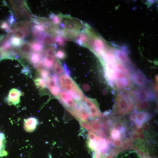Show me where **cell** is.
<instances>
[{"label": "cell", "instance_id": "obj_26", "mask_svg": "<svg viewBox=\"0 0 158 158\" xmlns=\"http://www.w3.org/2000/svg\"><path fill=\"white\" fill-rule=\"evenodd\" d=\"M22 73L26 75H29L30 73V69L28 67H25L22 70Z\"/></svg>", "mask_w": 158, "mask_h": 158}, {"label": "cell", "instance_id": "obj_7", "mask_svg": "<svg viewBox=\"0 0 158 158\" xmlns=\"http://www.w3.org/2000/svg\"><path fill=\"white\" fill-rule=\"evenodd\" d=\"M47 87L54 97H57L61 89L59 83L58 76L56 74L50 75L46 80Z\"/></svg>", "mask_w": 158, "mask_h": 158}, {"label": "cell", "instance_id": "obj_5", "mask_svg": "<svg viewBox=\"0 0 158 158\" xmlns=\"http://www.w3.org/2000/svg\"><path fill=\"white\" fill-rule=\"evenodd\" d=\"M82 99L85 102L87 107L89 118L90 119H96L101 117L102 114L100 110L98 103L95 99L85 96Z\"/></svg>", "mask_w": 158, "mask_h": 158}, {"label": "cell", "instance_id": "obj_24", "mask_svg": "<svg viewBox=\"0 0 158 158\" xmlns=\"http://www.w3.org/2000/svg\"><path fill=\"white\" fill-rule=\"evenodd\" d=\"M56 56L61 59H64L66 57L65 53L61 50H58L56 53Z\"/></svg>", "mask_w": 158, "mask_h": 158}, {"label": "cell", "instance_id": "obj_20", "mask_svg": "<svg viewBox=\"0 0 158 158\" xmlns=\"http://www.w3.org/2000/svg\"><path fill=\"white\" fill-rule=\"evenodd\" d=\"M31 46L32 50L37 52L41 51L43 48L42 46L40 44L36 42H33Z\"/></svg>", "mask_w": 158, "mask_h": 158}, {"label": "cell", "instance_id": "obj_2", "mask_svg": "<svg viewBox=\"0 0 158 158\" xmlns=\"http://www.w3.org/2000/svg\"><path fill=\"white\" fill-rule=\"evenodd\" d=\"M58 80L61 88L68 93L76 102L82 100L85 96L77 83L69 76L65 73L59 75Z\"/></svg>", "mask_w": 158, "mask_h": 158}, {"label": "cell", "instance_id": "obj_27", "mask_svg": "<svg viewBox=\"0 0 158 158\" xmlns=\"http://www.w3.org/2000/svg\"><path fill=\"white\" fill-rule=\"evenodd\" d=\"M1 27L2 28L5 30H8L9 28L8 24L5 22L2 23Z\"/></svg>", "mask_w": 158, "mask_h": 158}, {"label": "cell", "instance_id": "obj_4", "mask_svg": "<svg viewBox=\"0 0 158 158\" xmlns=\"http://www.w3.org/2000/svg\"><path fill=\"white\" fill-rule=\"evenodd\" d=\"M58 99L68 111L76 118L79 113L76 102L67 92L61 89L58 96Z\"/></svg>", "mask_w": 158, "mask_h": 158}, {"label": "cell", "instance_id": "obj_8", "mask_svg": "<svg viewBox=\"0 0 158 158\" xmlns=\"http://www.w3.org/2000/svg\"><path fill=\"white\" fill-rule=\"evenodd\" d=\"M22 93L18 89L13 88L9 91L6 101L10 105H17L20 103V97Z\"/></svg>", "mask_w": 158, "mask_h": 158}, {"label": "cell", "instance_id": "obj_18", "mask_svg": "<svg viewBox=\"0 0 158 158\" xmlns=\"http://www.w3.org/2000/svg\"><path fill=\"white\" fill-rule=\"evenodd\" d=\"M20 50L21 52L24 54L30 55L32 50L31 46L27 43L22 44L20 46Z\"/></svg>", "mask_w": 158, "mask_h": 158}, {"label": "cell", "instance_id": "obj_9", "mask_svg": "<svg viewBox=\"0 0 158 158\" xmlns=\"http://www.w3.org/2000/svg\"><path fill=\"white\" fill-rule=\"evenodd\" d=\"M39 124L37 119L34 117H31L24 120L23 128L26 132L31 133L35 130Z\"/></svg>", "mask_w": 158, "mask_h": 158}, {"label": "cell", "instance_id": "obj_13", "mask_svg": "<svg viewBox=\"0 0 158 158\" xmlns=\"http://www.w3.org/2000/svg\"><path fill=\"white\" fill-rule=\"evenodd\" d=\"M6 140L5 135L3 133L0 132V157L6 155Z\"/></svg>", "mask_w": 158, "mask_h": 158}, {"label": "cell", "instance_id": "obj_16", "mask_svg": "<svg viewBox=\"0 0 158 158\" xmlns=\"http://www.w3.org/2000/svg\"><path fill=\"white\" fill-rule=\"evenodd\" d=\"M41 56L38 53H31L30 55V62L34 66L40 61Z\"/></svg>", "mask_w": 158, "mask_h": 158}, {"label": "cell", "instance_id": "obj_12", "mask_svg": "<svg viewBox=\"0 0 158 158\" xmlns=\"http://www.w3.org/2000/svg\"><path fill=\"white\" fill-rule=\"evenodd\" d=\"M34 83L37 87L42 90L47 87L46 80L41 77H37L34 80Z\"/></svg>", "mask_w": 158, "mask_h": 158}, {"label": "cell", "instance_id": "obj_14", "mask_svg": "<svg viewBox=\"0 0 158 158\" xmlns=\"http://www.w3.org/2000/svg\"><path fill=\"white\" fill-rule=\"evenodd\" d=\"M55 59V55L46 56L43 61L46 67L48 68H51Z\"/></svg>", "mask_w": 158, "mask_h": 158}, {"label": "cell", "instance_id": "obj_15", "mask_svg": "<svg viewBox=\"0 0 158 158\" xmlns=\"http://www.w3.org/2000/svg\"><path fill=\"white\" fill-rule=\"evenodd\" d=\"M53 70L55 73L59 75L65 73L63 66H62L59 61L57 60L55 62Z\"/></svg>", "mask_w": 158, "mask_h": 158}, {"label": "cell", "instance_id": "obj_19", "mask_svg": "<svg viewBox=\"0 0 158 158\" xmlns=\"http://www.w3.org/2000/svg\"><path fill=\"white\" fill-rule=\"evenodd\" d=\"M36 36L38 39H39L40 40L42 41L44 43L48 44H53L56 40V38L47 35L44 36L42 37L40 35L38 34Z\"/></svg>", "mask_w": 158, "mask_h": 158}, {"label": "cell", "instance_id": "obj_25", "mask_svg": "<svg viewBox=\"0 0 158 158\" xmlns=\"http://www.w3.org/2000/svg\"><path fill=\"white\" fill-rule=\"evenodd\" d=\"M50 17L52 19L54 23L56 24H58L60 23V20L58 16L55 15H52Z\"/></svg>", "mask_w": 158, "mask_h": 158}, {"label": "cell", "instance_id": "obj_10", "mask_svg": "<svg viewBox=\"0 0 158 158\" xmlns=\"http://www.w3.org/2000/svg\"><path fill=\"white\" fill-rule=\"evenodd\" d=\"M131 77L132 80L137 84L142 86L145 84V77L140 72L134 71L132 73Z\"/></svg>", "mask_w": 158, "mask_h": 158}, {"label": "cell", "instance_id": "obj_11", "mask_svg": "<svg viewBox=\"0 0 158 158\" xmlns=\"http://www.w3.org/2000/svg\"><path fill=\"white\" fill-rule=\"evenodd\" d=\"M64 23L65 26V27L69 30L72 31H77L80 28L81 25H77L78 24L76 22V20H71V19L67 18H65Z\"/></svg>", "mask_w": 158, "mask_h": 158}, {"label": "cell", "instance_id": "obj_21", "mask_svg": "<svg viewBox=\"0 0 158 158\" xmlns=\"http://www.w3.org/2000/svg\"><path fill=\"white\" fill-rule=\"evenodd\" d=\"M37 71L40 75L41 77L45 79L50 75L49 71L47 69L38 70Z\"/></svg>", "mask_w": 158, "mask_h": 158}, {"label": "cell", "instance_id": "obj_1", "mask_svg": "<svg viewBox=\"0 0 158 158\" xmlns=\"http://www.w3.org/2000/svg\"><path fill=\"white\" fill-rule=\"evenodd\" d=\"M104 130L106 140L116 147L121 146L127 136V128L124 122L119 119L106 121Z\"/></svg>", "mask_w": 158, "mask_h": 158}, {"label": "cell", "instance_id": "obj_6", "mask_svg": "<svg viewBox=\"0 0 158 158\" xmlns=\"http://www.w3.org/2000/svg\"><path fill=\"white\" fill-rule=\"evenodd\" d=\"M151 115L146 111H134L132 113L131 119L133 123L138 127H140L150 120Z\"/></svg>", "mask_w": 158, "mask_h": 158}, {"label": "cell", "instance_id": "obj_17", "mask_svg": "<svg viewBox=\"0 0 158 158\" xmlns=\"http://www.w3.org/2000/svg\"><path fill=\"white\" fill-rule=\"evenodd\" d=\"M28 32L25 29H18L14 32V37L20 40L24 38L28 34Z\"/></svg>", "mask_w": 158, "mask_h": 158}, {"label": "cell", "instance_id": "obj_3", "mask_svg": "<svg viewBox=\"0 0 158 158\" xmlns=\"http://www.w3.org/2000/svg\"><path fill=\"white\" fill-rule=\"evenodd\" d=\"M134 106L132 95L121 92L118 93L116 96L113 110L117 114L125 115L133 111Z\"/></svg>", "mask_w": 158, "mask_h": 158}, {"label": "cell", "instance_id": "obj_22", "mask_svg": "<svg viewBox=\"0 0 158 158\" xmlns=\"http://www.w3.org/2000/svg\"><path fill=\"white\" fill-rule=\"evenodd\" d=\"M11 43L13 45L15 46H19L22 44L20 40L14 37L11 38Z\"/></svg>", "mask_w": 158, "mask_h": 158}, {"label": "cell", "instance_id": "obj_23", "mask_svg": "<svg viewBox=\"0 0 158 158\" xmlns=\"http://www.w3.org/2000/svg\"><path fill=\"white\" fill-rule=\"evenodd\" d=\"M45 56L54 55H55V50L54 48L50 47L46 49L44 51Z\"/></svg>", "mask_w": 158, "mask_h": 158}]
</instances>
